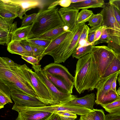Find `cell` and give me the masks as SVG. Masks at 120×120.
I'll use <instances>...</instances> for the list:
<instances>
[{"label":"cell","mask_w":120,"mask_h":120,"mask_svg":"<svg viewBox=\"0 0 120 120\" xmlns=\"http://www.w3.org/2000/svg\"><path fill=\"white\" fill-rule=\"evenodd\" d=\"M26 64H17L8 57H0V81L9 88L37 97Z\"/></svg>","instance_id":"obj_1"},{"label":"cell","mask_w":120,"mask_h":120,"mask_svg":"<svg viewBox=\"0 0 120 120\" xmlns=\"http://www.w3.org/2000/svg\"><path fill=\"white\" fill-rule=\"evenodd\" d=\"M74 79V86L79 94L96 88L101 79L92 53L78 59Z\"/></svg>","instance_id":"obj_2"},{"label":"cell","mask_w":120,"mask_h":120,"mask_svg":"<svg viewBox=\"0 0 120 120\" xmlns=\"http://www.w3.org/2000/svg\"><path fill=\"white\" fill-rule=\"evenodd\" d=\"M56 7L47 9L40 10L37 17L32 24L31 32L34 38L54 29L65 26L60 17Z\"/></svg>","instance_id":"obj_3"},{"label":"cell","mask_w":120,"mask_h":120,"mask_svg":"<svg viewBox=\"0 0 120 120\" xmlns=\"http://www.w3.org/2000/svg\"><path fill=\"white\" fill-rule=\"evenodd\" d=\"M91 53L101 79V76L109 65L117 56L116 53L112 50L105 45L93 46Z\"/></svg>","instance_id":"obj_4"},{"label":"cell","mask_w":120,"mask_h":120,"mask_svg":"<svg viewBox=\"0 0 120 120\" xmlns=\"http://www.w3.org/2000/svg\"><path fill=\"white\" fill-rule=\"evenodd\" d=\"M41 66V65L38 64L32 65V67L39 78L50 90L53 100L56 105L65 104L77 97L76 95L64 93L59 91L48 79L43 71Z\"/></svg>","instance_id":"obj_5"},{"label":"cell","mask_w":120,"mask_h":120,"mask_svg":"<svg viewBox=\"0 0 120 120\" xmlns=\"http://www.w3.org/2000/svg\"><path fill=\"white\" fill-rule=\"evenodd\" d=\"M26 68L35 89L37 96L36 97L47 105H56L53 100L51 92L46 85L34 71L27 66Z\"/></svg>","instance_id":"obj_6"},{"label":"cell","mask_w":120,"mask_h":120,"mask_svg":"<svg viewBox=\"0 0 120 120\" xmlns=\"http://www.w3.org/2000/svg\"><path fill=\"white\" fill-rule=\"evenodd\" d=\"M24 109L25 110H39L51 113L56 111L68 112L80 116L89 114L93 111L84 107L62 104L50 105L45 106L33 107L25 106Z\"/></svg>","instance_id":"obj_7"},{"label":"cell","mask_w":120,"mask_h":120,"mask_svg":"<svg viewBox=\"0 0 120 120\" xmlns=\"http://www.w3.org/2000/svg\"><path fill=\"white\" fill-rule=\"evenodd\" d=\"M42 70L61 79L73 88L75 82L74 77L71 74L65 67L59 63L54 62L46 65Z\"/></svg>","instance_id":"obj_8"},{"label":"cell","mask_w":120,"mask_h":120,"mask_svg":"<svg viewBox=\"0 0 120 120\" xmlns=\"http://www.w3.org/2000/svg\"><path fill=\"white\" fill-rule=\"evenodd\" d=\"M10 88L11 98L15 104L32 107L47 105L36 97L31 96L14 89Z\"/></svg>","instance_id":"obj_9"},{"label":"cell","mask_w":120,"mask_h":120,"mask_svg":"<svg viewBox=\"0 0 120 120\" xmlns=\"http://www.w3.org/2000/svg\"><path fill=\"white\" fill-rule=\"evenodd\" d=\"M20 8L15 0H0V16L15 19L18 17Z\"/></svg>","instance_id":"obj_10"},{"label":"cell","mask_w":120,"mask_h":120,"mask_svg":"<svg viewBox=\"0 0 120 120\" xmlns=\"http://www.w3.org/2000/svg\"><path fill=\"white\" fill-rule=\"evenodd\" d=\"M79 10L72 7H63L59 10V12L65 26L72 31L77 25V19Z\"/></svg>","instance_id":"obj_11"},{"label":"cell","mask_w":120,"mask_h":120,"mask_svg":"<svg viewBox=\"0 0 120 120\" xmlns=\"http://www.w3.org/2000/svg\"><path fill=\"white\" fill-rule=\"evenodd\" d=\"M15 120H48L52 113L32 110H18Z\"/></svg>","instance_id":"obj_12"},{"label":"cell","mask_w":120,"mask_h":120,"mask_svg":"<svg viewBox=\"0 0 120 120\" xmlns=\"http://www.w3.org/2000/svg\"><path fill=\"white\" fill-rule=\"evenodd\" d=\"M100 13L102 15L103 21L102 26L113 28L120 31V25L115 18L111 5L109 2Z\"/></svg>","instance_id":"obj_13"},{"label":"cell","mask_w":120,"mask_h":120,"mask_svg":"<svg viewBox=\"0 0 120 120\" xmlns=\"http://www.w3.org/2000/svg\"><path fill=\"white\" fill-rule=\"evenodd\" d=\"M19 5L20 10L18 17L22 19L26 12L32 9H42L49 1L41 0H15Z\"/></svg>","instance_id":"obj_14"},{"label":"cell","mask_w":120,"mask_h":120,"mask_svg":"<svg viewBox=\"0 0 120 120\" xmlns=\"http://www.w3.org/2000/svg\"><path fill=\"white\" fill-rule=\"evenodd\" d=\"M85 24V23L78 24L74 28V36L70 45L64 55L62 63L64 62L69 57L72 56L77 49L79 38Z\"/></svg>","instance_id":"obj_15"},{"label":"cell","mask_w":120,"mask_h":120,"mask_svg":"<svg viewBox=\"0 0 120 120\" xmlns=\"http://www.w3.org/2000/svg\"><path fill=\"white\" fill-rule=\"evenodd\" d=\"M120 71L111 76L105 78L98 86L95 103L98 105L105 94L111 90L112 84L115 78L117 76Z\"/></svg>","instance_id":"obj_16"},{"label":"cell","mask_w":120,"mask_h":120,"mask_svg":"<svg viewBox=\"0 0 120 120\" xmlns=\"http://www.w3.org/2000/svg\"><path fill=\"white\" fill-rule=\"evenodd\" d=\"M95 94L91 93L82 97H77L65 104H62L84 107L93 110L95 103Z\"/></svg>","instance_id":"obj_17"},{"label":"cell","mask_w":120,"mask_h":120,"mask_svg":"<svg viewBox=\"0 0 120 120\" xmlns=\"http://www.w3.org/2000/svg\"><path fill=\"white\" fill-rule=\"evenodd\" d=\"M32 25V24L17 28L12 34L11 41L20 42L27 39L34 38V35L31 32Z\"/></svg>","instance_id":"obj_18"},{"label":"cell","mask_w":120,"mask_h":120,"mask_svg":"<svg viewBox=\"0 0 120 120\" xmlns=\"http://www.w3.org/2000/svg\"><path fill=\"white\" fill-rule=\"evenodd\" d=\"M43 71L49 79L59 91L65 93H72L73 88L67 83L61 79L53 76L48 72Z\"/></svg>","instance_id":"obj_19"},{"label":"cell","mask_w":120,"mask_h":120,"mask_svg":"<svg viewBox=\"0 0 120 120\" xmlns=\"http://www.w3.org/2000/svg\"><path fill=\"white\" fill-rule=\"evenodd\" d=\"M105 3L103 0H85L82 2L71 4L69 7L79 10L90 8H103L105 6Z\"/></svg>","instance_id":"obj_20"},{"label":"cell","mask_w":120,"mask_h":120,"mask_svg":"<svg viewBox=\"0 0 120 120\" xmlns=\"http://www.w3.org/2000/svg\"><path fill=\"white\" fill-rule=\"evenodd\" d=\"M72 32V31L68 30L51 40V43L41 55L40 60L44 56L46 55H48L49 53L57 48Z\"/></svg>","instance_id":"obj_21"},{"label":"cell","mask_w":120,"mask_h":120,"mask_svg":"<svg viewBox=\"0 0 120 120\" xmlns=\"http://www.w3.org/2000/svg\"><path fill=\"white\" fill-rule=\"evenodd\" d=\"M11 98L9 87L0 81V109L4 108L7 103H13Z\"/></svg>","instance_id":"obj_22"},{"label":"cell","mask_w":120,"mask_h":120,"mask_svg":"<svg viewBox=\"0 0 120 120\" xmlns=\"http://www.w3.org/2000/svg\"><path fill=\"white\" fill-rule=\"evenodd\" d=\"M7 50L10 53L21 56H32L24 48L19 41H11L8 45Z\"/></svg>","instance_id":"obj_23"},{"label":"cell","mask_w":120,"mask_h":120,"mask_svg":"<svg viewBox=\"0 0 120 120\" xmlns=\"http://www.w3.org/2000/svg\"><path fill=\"white\" fill-rule=\"evenodd\" d=\"M69 30L68 27L65 26L54 29L34 38L46 39L51 41L63 33Z\"/></svg>","instance_id":"obj_24"},{"label":"cell","mask_w":120,"mask_h":120,"mask_svg":"<svg viewBox=\"0 0 120 120\" xmlns=\"http://www.w3.org/2000/svg\"><path fill=\"white\" fill-rule=\"evenodd\" d=\"M120 71V62L117 56L107 67L101 76V80L108 77Z\"/></svg>","instance_id":"obj_25"},{"label":"cell","mask_w":120,"mask_h":120,"mask_svg":"<svg viewBox=\"0 0 120 120\" xmlns=\"http://www.w3.org/2000/svg\"><path fill=\"white\" fill-rule=\"evenodd\" d=\"M17 28V23L15 22L8 30L0 29V44L4 45L6 44L8 45L11 41L12 33Z\"/></svg>","instance_id":"obj_26"},{"label":"cell","mask_w":120,"mask_h":120,"mask_svg":"<svg viewBox=\"0 0 120 120\" xmlns=\"http://www.w3.org/2000/svg\"><path fill=\"white\" fill-rule=\"evenodd\" d=\"M120 99V96L112 90H110L106 93L99 103L101 106L105 105Z\"/></svg>","instance_id":"obj_27"},{"label":"cell","mask_w":120,"mask_h":120,"mask_svg":"<svg viewBox=\"0 0 120 120\" xmlns=\"http://www.w3.org/2000/svg\"><path fill=\"white\" fill-rule=\"evenodd\" d=\"M94 14L92 11L87 9H82L79 12L77 19V23H84L88 22L90 17Z\"/></svg>","instance_id":"obj_28"},{"label":"cell","mask_w":120,"mask_h":120,"mask_svg":"<svg viewBox=\"0 0 120 120\" xmlns=\"http://www.w3.org/2000/svg\"><path fill=\"white\" fill-rule=\"evenodd\" d=\"M93 45H89L77 49L72 55L73 57L79 59L86 55L91 53Z\"/></svg>","instance_id":"obj_29"},{"label":"cell","mask_w":120,"mask_h":120,"mask_svg":"<svg viewBox=\"0 0 120 120\" xmlns=\"http://www.w3.org/2000/svg\"><path fill=\"white\" fill-rule=\"evenodd\" d=\"M103 21V16L100 13L96 14H93L88 21V25L92 27L101 26Z\"/></svg>","instance_id":"obj_30"},{"label":"cell","mask_w":120,"mask_h":120,"mask_svg":"<svg viewBox=\"0 0 120 120\" xmlns=\"http://www.w3.org/2000/svg\"><path fill=\"white\" fill-rule=\"evenodd\" d=\"M31 44L35 45L45 49L48 47L51 41L44 39L33 38L26 39Z\"/></svg>","instance_id":"obj_31"},{"label":"cell","mask_w":120,"mask_h":120,"mask_svg":"<svg viewBox=\"0 0 120 120\" xmlns=\"http://www.w3.org/2000/svg\"><path fill=\"white\" fill-rule=\"evenodd\" d=\"M89 28L87 25L86 24L85 25L79 38L77 49L89 45L87 39Z\"/></svg>","instance_id":"obj_32"},{"label":"cell","mask_w":120,"mask_h":120,"mask_svg":"<svg viewBox=\"0 0 120 120\" xmlns=\"http://www.w3.org/2000/svg\"><path fill=\"white\" fill-rule=\"evenodd\" d=\"M102 107L109 113L120 112V99Z\"/></svg>","instance_id":"obj_33"},{"label":"cell","mask_w":120,"mask_h":120,"mask_svg":"<svg viewBox=\"0 0 120 120\" xmlns=\"http://www.w3.org/2000/svg\"><path fill=\"white\" fill-rule=\"evenodd\" d=\"M38 14V13H34L29 15L25 14L22 19L21 27L31 25L30 24H32L36 19Z\"/></svg>","instance_id":"obj_34"},{"label":"cell","mask_w":120,"mask_h":120,"mask_svg":"<svg viewBox=\"0 0 120 120\" xmlns=\"http://www.w3.org/2000/svg\"><path fill=\"white\" fill-rule=\"evenodd\" d=\"M89 113L93 120H105V115L102 109H94Z\"/></svg>","instance_id":"obj_35"},{"label":"cell","mask_w":120,"mask_h":120,"mask_svg":"<svg viewBox=\"0 0 120 120\" xmlns=\"http://www.w3.org/2000/svg\"><path fill=\"white\" fill-rule=\"evenodd\" d=\"M14 19L4 18L0 16V29L9 30L12 25Z\"/></svg>","instance_id":"obj_36"},{"label":"cell","mask_w":120,"mask_h":120,"mask_svg":"<svg viewBox=\"0 0 120 120\" xmlns=\"http://www.w3.org/2000/svg\"><path fill=\"white\" fill-rule=\"evenodd\" d=\"M70 0H54L50 4L47 9H50L58 5H60L63 7H69L71 4Z\"/></svg>","instance_id":"obj_37"},{"label":"cell","mask_w":120,"mask_h":120,"mask_svg":"<svg viewBox=\"0 0 120 120\" xmlns=\"http://www.w3.org/2000/svg\"><path fill=\"white\" fill-rule=\"evenodd\" d=\"M101 26L92 27L89 28L87 39L89 45H93L96 31Z\"/></svg>","instance_id":"obj_38"},{"label":"cell","mask_w":120,"mask_h":120,"mask_svg":"<svg viewBox=\"0 0 120 120\" xmlns=\"http://www.w3.org/2000/svg\"><path fill=\"white\" fill-rule=\"evenodd\" d=\"M31 44L33 51V56L38 58L39 61L40 62L41 60V56L45 50V49Z\"/></svg>","instance_id":"obj_39"},{"label":"cell","mask_w":120,"mask_h":120,"mask_svg":"<svg viewBox=\"0 0 120 120\" xmlns=\"http://www.w3.org/2000/svg\"><path fill=\"white\" fill-rule=\"evenodd\" d=\"M21 57L32 65L38 64L39 62L38 58L32 56H21Z\"/></svg>","instance_id":"obj_40"},{"label":"cell","mask_w":120,"mask_h":120,"mask_svg":"<svg viewBox=\"0 0 120 120\" xmlns=\"http://www.w3.org/2000/svg\"><path fill=\"white\" fill-rule=\"evenodd\" d=\"M53 112L57 114L60 116L66 118H72L75 119L77 118L76 114L69 112L59 111L54 112Z\"/></svg>","instance_id":"obj_41"},{"label":"cell","mask_w":120,"mask_h":120,"mask_svg":"<svg viewBox=\"0 0 120 120\" xmlns=\"http://www.w3.org/2000/svg\"><path fill=\"white\" fill-rule=\"evenodd\" d=\"M20 43L24 49L32 56H34L31 43L26 40L22 41Z\"/></svg>","instance_id":"obj_42"},{"label":"cell","mask_w":120,"mask_h":120,"mask_svg":"<svg viewBox=\"0 0 120 120\" xmlns=\"http://www.w3.org/2000/svg\"><path fill=\"white\" fill-rule=\"evenodd\" d=\"M105 120H120V112L107 114L105 116Z\"/></svg>","instance_id":"obj_43"},{"label":"cell","mask_w":120,"mask_h":120,"mask_svg":"<svg viewBox=\"0 0 120 120\" xmlns=\"http://www.w3.org/2000/svg\"><path fill=\"white\" fill-rule=\"evenodd\" d=\"M107 46L116 53L120 54V45L110 41L107 43Z\"/></svg>","instance_id":"obj_44"},{"label":"cell","mask_w":120,"mask_h":120,"mask_svg":"<svg viewBox=\"0 0 120 120\" xmlns=\"http://www.w3.org/2000/svg\"><path fill=\"white\" fill-rule=\"evenodd\" d=\"M105 27V26H101L96 31L95 35L94 44L95 42L98 40L100 38L102 34L103 29Z\"/></svg>","instance_id":"obj_45"},{"label":"cell","mask_w":120,"mask_h":120,"mask_svg":"<svg viewBox=\"0 0 120 120\" xmlns=\"http://www.w3.org/2000/svg\"><path fill=\"white\" fill-rule=\"evenodd\" d=\"M111 5L116 20L120 25V12L116 7Z\"/></svg>","instance_id":"obj_46"},{"label":"cell","mask_w":120,"mask_h":120,"mask_svg":"<svg viewBox=\"0 0 120 120\" xmlns=\"http://www.w3.org/2000/svg\"><path fill=\"white\" fill-rule=\"evenodd\" d=\"M109 2L116 7L120 12V0H110Z\"/></svg>","instance_id":"obj_47"},{"label":"cell","mask_w":120,"mask_h":120,"mask_svg":"<svg viewBox=\"0 0 120 120\" xmlns=\"http://www.w3.org/2000/svg\"><path fill=\"white\" fill-rule=\"evenodd\" d=\"M48 120H61V116L57 114L52 112Z\"/></svg>","instance_id":"obj_48"},{"label":"cell","mask_w":120,"mask_h":120,"mask_svg":"<svg viewBox=\"0 0 120 120\" xmlns=\"http://www.w3.org/2000/svg\"><path fill=\"white\" fill-rule=\"evenodd\" d=\"M80 116V119L79 120H93L89 113Z\"/></svg>","instance_id":"obj_49"},{"label":"cell","mask_w":120,"mask_h":120,"mask_svg":"<svg viewBox=\"0 0 120 120\" xmlns=\"http://www.w3.org/2000/svg\"><path fill=\"white\" fill-rule=\"evenodd\" d=\"M117 76L114 79L112 84L111 90H112L116 92H117L116 89V81L117 79Z\"/></svg>","instance_id":"obj_50"},{"label":"cell","mask_w":120,"mask_h":120,"mask_svg":"<svg viewBox=\"0 0 120 120\" xmlns=\"http://www.w3.org/2000/svg\"><path fill=\"white\" fill-rule=\"evenodd\" d=\"M71 4L76 3L82 2L85 0H70Z\"/></svg>","instance_id":"obj_51"},{"label":"cell","mask_w":120,"mask_h":120,"mask_svg":"<svg viewBox=\"0 0 120 120\" xmlns=\"http://www.w3.org/2000/svg\"><path fill=\"white\" fill-rule=\"evenodd\" d=\"M61 120H75V119L70 118H66L60 116Z\"/></svg>","instance_id":"obj_52"},{"label":"cell","mask_w":120,"mask_h":120,"mask_svg":"<svg viewBox=\"0 0 120 120\" xmlns=\"http://www.w3.org/2000/svg\"><path fill=\"white\" fill-rule=\"evenodd\" d=\"M117 80L119 84V85H120V71L117 76Z\"/></svg>","instance_id":"obj_53"},{"label":"cell","mask_w":120,"mask_h":120,"mask_svg":"<svg viewBox=\"0 0 120 120\" xmlns=\"http://www.w3.org/2000/svg\"><path fill=\"white\" fill-rule=\"evenodd\" d=\"M117 94L120 96V87H119L117 91Z\"/></svg>","instance_id":"obj_54"},{"label":"cell","mask_w":120,"mask_h":120,"mask_svg":"<svg viewBox=\"0 0 120 120\" xmlns=\"http://www.w3.org/2000/svg\"><path fill=\"white\" fill-rule=\"evenodd\" d=\"M117 56L120 62V54L116 53Z\"/></svg>","instance_id":"obj_55"}]
</instances>
